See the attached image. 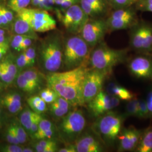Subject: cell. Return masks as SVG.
Listing matches in <instances>:
<instances>
[{"instance_id": "52a82bcc", "label": "cell", "mask_w": 152, "mask_h": 152, "mask_svg": "<svg viewBox=\"0 0 152 152\" xmlns=\"http://www.w3.org/2000/svg\"><path fill=\"white\" fill-rule=\"evenodd\" d=\"M129 49L135 53H151L152 23L139 19L129 29Z\"/></svg>"}, {"instance_id": "c3c4849f", "label": "cell", "mask_w": 152, "mask_h": 152, "mask_svg": "<svg viewBox=\"0 0 152 152\" xmlns=\"http://www.w3.org/2000/svg\"><path fill=\"white\" fill-rule=\"evenodd\" d=\"M148 108L149 112V118H152V86L149 92L148 93L146 98Z\"/></svg>"}, {"instance_id": "db71d44e", "label": "cell", "mask_w": 152, "mask_h": 152, "mask_svg": "<svg viewBox=\"0 0 152 152\" xmlns=\"http://www.w3.org/2000/svg\"><path fill=\"white\" fill-rule=\"evenodd\" d=\"M34 149L33 148L26 147V148H23V151L22 152H34Z\"/></svg>"}, {"instance_id": "11a10c76", "label": "cell", "mask_w": 152, "mask_h": 152, "mask_svg": "<svg viewBox=\"0 0 152 152\" xmlns=\"http://www.w3.org/2000/svg\"><path fill=\"white\" fill-rule=\"evenodd\" d=\"M64 0H54L55 4L56 7H58Z\"/></svg>"}, {"instance_id": "4fadbf2b", "label": "cell", "mask_w": 152, "mask_h": 152, "mask_svg": "<svg viewBox=\"0 0 152 152\" xmlns=\"http://www.w3.org/2000/svg\"><path fill=\"white\" fill-rule=\"evenodd\" d=\"M108 33L105 18H89L80 33L82 38L92 49L103 41Z\"/></svg>"}, {"instance_id": "83f0119b", "label": "cell", "mask_w": 152, "mask_h": 152, "mask_svg": "<svg viewBox=\"0 0 152 152\" xmlns=\"http://www.w3.org/2000/svg\"><path fill=\"white\" fill-rule=\"evenodd\" d=\"M11 125L15 133L16 137L19 142V144H23L26 143L27 141L28 134L20 122L15 121L11 124Z\"/></svg>"}, {"instance_id": "b9f144b4", "label": "cell", "mask_w": 152, "mask_h": 152, "mask_svg": "<svg viewBox=\"0 0 152 152\" xmlns=\"http://www.w3.org/2000/svg\"><path fill=\"white\" fill-rule=\"evenodd\" d=\"M53 127H54V126L50 121L42 117L41 119L40 120V121H39L38 130H37L35 134L41 133L42 132H44L45 131L49 130L50 129H51V128H53Z\"/></svg>"}, {"instance_id": "e575fe53", "label": "cell", "mask_w": 152, "mask_h": 152, "mask_svg": "<svg viewBox=\"0 0 152 152\" xmlns=\"http://www.w3.org/2000/svg\"><path fill=\"white\" fill-rule=\"evenodd\" d=\"M26 55L28 60L29 61L32 66L35 64L37 58V48L33 45L23 51Z\"/></svg>"}, {"instance_id": "f5cc1de1", "label": "cell", "mask_w": 152, "mask_h": 152, "mask_svg": "<svg viewBox=\"0 0 152 152\" xmlns=\"http://www.w3.org/2000/svg\"><path fill=\"white\" fill-rule=\"evenodd\" d=\"M9 49V46H6L5 48H3L0 49V60L3 58V56L7 53Z\"/></svg>"}, {"instance_id": "603a6c76", "label": "cell", "mask_w": 152, "mask_h": 152, "mask_svg": "<svg viewBox=\"0 0 152 152\" xmlns=\"http://www.w3.org/2000/svg\"><path fill=\"white\" fill-rule=\"evenodd\" d=\"M38 114L34 112L31 109L26 108L23 109L19 116V122L27 132L28 134L31 126Z\"/></svg>"}, {"instance_id": "2e32d148", "label": "cell", "mask_w": 152, "mask_h": 152, "mask_svg": "<svg viewBox=\"0 0 152 152\" xmlns=\"http://www.w3.org/2000/svg\"><path fill=\"white\" fill-rule=\"evenodd\" d=\"M75 144L77 152H103L107 148L93 130L83 132Z\"/></svg>"}, {"instance_id": "4316f807", "label": "cell", "mask_w": 152, "mask_h": 152, "mask_svg": "<svg viewBox=\"0 0 152 152\" xmlns=\"http://www.w3.org/2000/svg\"><path fill=\"white\" fill-rule=\"evenodd\" d=\"M33 8L42 9L46 11H55L54 0H31V5Z\"/></svg>"}, {"instance_id": "91938a15", "label": "cell", "mask_w": 152, "mask_h": 152, "mask_svg": "<svg viewBox=\"0 0 152 152\" xmlns=\"http://www.w3.org/2000/svg\"><path fill=\"white\" fill-rule=\"evenodd\" d=\"M1 28V27H0V28Z\"/></svg>"}, {"instance_id": "277c9868", "label": "cell", "mask_w": 152, "mask_h": 152, "mask_svg": "<svg viewBox=\"0 0 152 152\" xmlns=\"http://www.w3.org/2000/svg\"><path fill=\"white\" fill-rule=\"evenodd\" d=\"M91 48L80 34L63 39L62 66L65 71L88 65Z\"/></svg>"}, {"instance_id": "4dcf8cb0", "label": "cell", "mask_w": 152, "mask_h": 152, "mask_svg": "<svg viewBox=\"0 0 152 152\" xmlns=\"http://www.w3.org/2000/svg\"><path fill=\"white\" fill-rule=\"evenodd\" d=\"M48 109L51 115L56 118H62L69 112L70 110L69 109L60 107L54 103L49 104V108H48Z\"/></svg>"}, {"instance_id": "816d5d0a", "label": "cell", "mask_w": 152, "mask_h": 152, "mask_svg": "<svg viewBox=\"0 0 152 152\" xmlns=\"http://www.w3.org/2000/svg\"><path fill=\"white\" fill-rule=\"evenodd\" d=\"M5 31L2 28H0V43L6 42V39L5 36Z\"/></svg>"}, {"instance_id": "5bb4252c", "label": "cell", "mask_w": 152, "mask_h": 152, "mask_svg": "<svg viewBox=\"0 0 152 152\" xmlns=\"http://www.w3.org/2000/svg\"><path fill=\"white\" fill-rule=\"evenodd\" d=\"M121 102L120 99L110 95L103 90L86 105L92 116L98 118L117 108Z\"/></svg>"}, {"instance_id": "e0dca14e", "label": "cell", "mask_w": 152, "mask_h": 152, "mask_svg": "<svg viewBox=\"0 0 152 152\" xmlns=\"http://www.w3.org/2000/svg\"><path fill=\"white\" fill-rule=\"evenodd\" d=\"M80 5L89 18H105L112 9L108 0H80Z\"/></svg>"}, {"instance_id": "d4e9b609", "label": "cell", "mask_w": 152, "mask_h": 152, "mask_svg": "<svg viewBox=\"0 0 152 152\" xmlns=\"http://www.w3.org/2000/svg\"><path fill=\"white\" fill-rule=\"evenodd\" d=\"M127 118L129 117H138L139 114V98L137 96L130 100L126 101L125 105V113Z\"/></svg>"}, {"instance_id": "bcb514c9", "label": "cell", "mask_w": 152, "mask_h": 152, "mask_svg": "<svg viewBox=\"0 0 152 152\" xmlns=\"http://www.w3.org/2000/svg\"><path fill=\"white\" fill-rule=\"evenodd\" d=\"M33 148L34 149V151L37 152H58L59 149L58 147L44 148L38 145L37 144H33Z\"/></svg>"}, {"instance_id": "d590c367", "label": "cell", "mask_w": 152, "mask_h": 152, "mask_svg": "<svg viewBox=\"0 0 152 152\" xmlns=\"http://www.w3.org/2000/svg\"><path fill=\"white\" fill-rule=\"evenodd\" d=\"M135 6L138 11L152 12V0H139Z\"/></svg>"}, {"instance_id": "d6986e66", "label": "cell", "mask_w": 152, "mask_h": 152, "mask_svg": "<svg viewBox=\"0 0 152 152\" xmlns=\"http://www.w3.org/2000/svg\"><path fill=\"white\" fill-rule=\"evenodd\" d=\"M104 90L110 95L118 98L121 101L126 102L137 96L136 93L132 92L115 81L109 82Z\"/></svg>"}, {"instance_id": "7dc6e473", "label": "cell", "mask_w": 152, "mask_h": 152, "mask_svg": "<svg viewBox=\"0 0 152 152\" xmlns=\"http://www.w3.org/2000/svg\"><path fill=\"white\" fill-rule=\"evenodd\" d=\"M34 38L31 37H26L24 39H23L22 42V45H21V52L24 51L26 49H27L28 48L31 46L33 44V42L34 41H36Z\"/></svg>"}, {"instance_id": "60d3db41", "label": "cell", "mask_w": 152, "mask_h": 152, "mask_svg": "<svg viewBox=\"0 0 152 152\" xmlns=\"http://www.w3.org/2000/svg\"><path fill=\"white\" fill-rule=\"evenodd\" d=\"M5 136L6 140L8 142V143L20 145L16 137L15 133L12 127V125H10L7 127L6 132Z\"/></svg>"}, {"instance_id": "f35d334b", "label": "cell", "mask_w": 152, "mask_h": 152, "mask_svg": "<svg viewBox=\"0 0 152 152\" xmlns=\"http://www.w3.org/2000/svg\"><path fill=\"white\" fill-rule=\"evenodd\" d=\"M0 151L3 152H22L23 147L14 144H3L0 145Z\"/></svg>"}, {"instance_id": "f546056e", "label": "cell", "mask_w": 152, "mask_h": 152, "mask_svg": "<svg viewBox=\"0 0 152 152\" xmlns=\"http://www.w3.org/2000/svg\"><path fill=\"white\" fill-rule=\"evenodd\" d=\"M39 96L48 104L53 103L59 96L54 90L49 87L42 90L39 92Z\"/></svg>"}, {"instance_id": "74e56055", "label": "cell", "mask_w": 152, "mask_h": 152, "mask_svg": "<svg viewBox=\"0 0 152 152\" xmlns=\"http://www.w3.org/2000/svg\"><path fill=\"white\" fill-rule=\"evenodd\" d=\"M26 37L27 36L20 34H15L11 41L10 46L12 49L17 52H21V45Z\"/></svg>"}, {"instance_id": "9a60e30c", "label": "cell", "mask_w": 152, "mask_h": 152, "mask_svg": "<svg viewBox=\"0 0 152 152\" xmlns=\"http://www.w3.org/2000/svg\"><path fill=\"white\" fill-rule=\"evenodd\" d=\"M143 129H137L134 126L123 127L116 142L117 151L134 152L139 143Z\"/></svg>"}, {"instance_id": "ab89813d", "label": "cell", "mask_w": 152, "mask_h": 152, "mask_svg": "<svg viewBox=\"0 0 152 152\" xmlns=\"http://www.w3.org/2000/svg\"><path fill=\"white\" fill-rule=\"evenodd\" d=\"M55 127H53L51 129H50L49 130L45 131L44 132H42L41 133L35 134L33 139H36L37 140H41V139H52L53 136H54L55 134Z\"/></svg>"}, {"instance_id": "6f0895ef", "label": "cell", "mask_w": 152, "mask_h": 152, "mask_svg": "<svg viewBox=\"0 0 152 152\" xmlns=\"http://www.w3.org/2000/svg\"><path fill=\"white\" fill-rule=\"evenodd\" d=\"M0 122H1V108H0Z\"/></svg>"}, {"instance_id": "8992f818", "label": "cell", "mask_w": 152, "mask_h": 152, "mask_svg": "<svg viewBox=\"0 0 152 152\" xmlns=\"http://www.w3.org/2000/svg\"><path fill=\"white\" fill-rule=\"evenodd\" d=\"M60 121L58 126V131L60 139L66 144H74L83 132L86 120L81 110L69 112Z\"/></svg>"}, {"instance_id": "ba28073f", "label": "cell", "mask_w": 152, "mask_h": 152, "mask_svg": "<svg viewBox=\"0 0 152 152\" xmlns=\"http://www.w3.org/2000/svg\"><path fill=\"white\" fill-rule=\"evenodd\" d=\"M137 11L135 5L112 10L105 18L108 33L129 30L139 19Z\"/></svg>"}, {"instance_id": "ffe728a7", "label": "cell", "mask_w": 152, "mask_h": 152, "mask_svg": "<svg viewBox=\"0 0 152 152\" xmlns=\"http://www.w3.org/2000/svg\"><path fill=\"white\" fill-rule=\"evenodd\" d=\"M1 103L12 114H16L23 109L21 95L16 92L5 94L1 99Z\"/></svg>"}, {"instance_id": "ee69618b", "label": "cell", "mask_w": 152, "mask_h": 152, "mask_svg": "<svg viewBox=\"0 0 152 152\" xmlns=\"http://www.w3.org/2000/svg\"><path fill=\"white\" fill-rule=\"evenodd\" d=\"M36 144H37V145L41 147H44V148L58 147L56 142L52 139L38 140V141Z\"/></svg>"}, {"instance_id": "ac0fdd59", "label": "cell", "mask_w": 152, "mask_h": 152, "mask_svg": "<svg viewBox=\"0 0 152 152\" xmlns=\"http://www.w3.org/2000/svg\"><path fill=\"white\" fill-rule=\"evenodd\" d=\"M12 26L15 34L31 37L35 39H37V33L33 30L28 20L20 12L16 13V16L12 24Z\"/></svg>"}, {"instance_id": "5b68a950", "label": "cell", "mask_w": 152, "mask_h": 152, "mask_svg": "<svg viewBox=\"0 0 152 152\" xmlns=\"http://www.w3.org/2000/svg\"><path fill=\"white\" fill-rule=\"evenodd\" d=\"M126 118L124 113L110 111L97 118L92 126V130L106 147H114Z\"/></svg>"}, {"instance_id": "7c38bea8", "label": "cell", "mask_w": 152, "mask_h": 152, "mask_svg": "<svg viewBox=\"0 0 152 152\" xmlns=\"http://www.w3.org/2000/svg\"><path fill=\"white\" fill-rule=\"evenodd\" d=\"M131 75L139 80L152 82V55L136 53L129 57L126 63Z\"/></svg>"}, {"instance_id": "d6a6232c", "label": "cell", "mask_w": 152, "mask_h": 152, "mask_svg": "<svg viewBox=\"0 0 152 152\" xmlns=\"http://www.w3.org/2000/svg\"><path fill=\"white\" fill-rule=\"evenodd\" d=\"M139 0H108L112 10L135 5Z\"/></svg>"}, {"instance_id": "30bf717a", "label": "cell", "mask_w": 152, "mask_h": 152, "mask_svg": "<svg viewBox=\"0 0 152 152\" xmlns=\"http://www.w3.org/2000/svg\"><path fill=\"white\" fill-rule=\"evenodd\" d=\"M110 76L103 71L89 68L82 86V98L85 105L103 90L105 80Z\"/></svg>"}, {"instance_id": "f6af8a7d", "label": "cell", "mask_w": 152, "mask_h": 152, "mask_svg": "<svg viewBox=\"0 0 152 152\" xmlns=\"http://www.w3.org/2000/svg\"><path fill=\"white\" fill-rule=\"evenodd\" d=\"M1 8L3 11L4 14H5V15L6 17L8 22H9L10 24H12V23L14 20L15 17L14 16V14L15 12L14 11H12L9 8L5 7L4 6L1 5Z\"/></svg>"}, {"instance_id": "7402d4cb", "label": "cell", "mask_w": 152, "mask_h": 152, "mask_svg": "<svg viewBox=\"0 0 152 152\" xmlns=\"http://www.w3.org/2000/svg\"><path fill=\"white\" fill-rule=\"evenodd\" d=\"M27 102L34 112L38 114H42L48 110L47 104L39 95H33L28 98Z\"/></svg>"}, {"instance_id": "8d00e7d4", "label": "cell", "mask_w": 152, "mask_h": 152, "mask_svg": "<svg viewBox=\"0 0 152 152\" xmlns=\"http://www.w3.org/2000/svg\"><path fill=\"white\" fill-rule=\"evenodd\" d=\"M15 63L18 69H23L32 66L23 51L21 52V53L18 56Z\"/></svg>"}, {"instance_id": "44dd1931", "label": "cell", "mask_w": 152, "mask_h": 152, "mask_svg": "<svg viewBox=\"0 0 152 152\" xmlns=\"http://www.w3.org/2000/svg\"><path fill=\"white\" fill-rule=\"evenodd\" d=\"M134 152H152V125L143 129Z\"/></svg>"}, {"instance_id": "681fc988", "label": "cell", "mask_w": 152, "mask_h": 152, "mask_svg": "<svg viewBox=\"0 0 152 152\" xmlns=\"http://www.w3.org/2000/svg\"><path fill=\"white\" fill-rule=\"evenodd\" d=\"M10 25L9 22H8L5 14L1 8L0 5V27H7Z\"/></svg>"}, {"instance_id": "6da1fadb", "label": "cell", "mask_w": 152, "mask_h": 152, "mask_svg": "<svg viewBox=\"0 0 152 152\" xmlns=\"http://www.w3.org/2000/svg\"><path fill=\"white\" fill-rule=\"evenodd\" d=\"M89 68L82 65L71 70L48 74V87L54 90L73 106L85 105L82 98V86Z\"/></svg>"}, {"instance_id": "9c48e42d", "label": "cell", "mask_w": 152, "mask_h": 152, "mask_svg": "<svg viewBox=\"0 0 152 152\" xmlns=\"http://www.w3.org/2000/svg\"><path fill=\"white\" fill-rule=\"evenodd\" d=\"M56 14L63 27L71 34H80L89 18L79 4L72 6L63 12Z\"/></svg>"}, {"instance_id": "9f6ffc18", "label": "cell", "mask_w": 152, "mask_h": 152, "mask_svg": "<svg viewBox=\"0 0 152 152\" xmlns=\"http://www.w3.org/2000/svg\"><path fill=\"white\" fill-rule=\"evenodd\" d=\"M7 46H9V45L7 42H4V43H0V49H2L3 48H5V47Z\"/></svg>"}, {"instance_id": "f907efd6", "label": "cell", "mask_w": 152, "mask_h": 152, "mask_svg": "<svg viewBox=\"0 0 152 152\" xmlns=\"http://www.w3.org/2000/svg\"><path fill=\"white\" fill-rule=\"evenodd\" d=\"M58 152H77L76 146L74 144H68L66 147L60 148L58 151Z\"/></svg>"}, {"instance_id": "1f68e13d", "label": "cell", "mask_w": 152, "mask_h": 152, "mask_svg": "<svg viewBox=\"0 0 152 152\" xmlns=\"http://www.w3.org/2000/svg\"><path fill=\"white\" fill-rule=\"evenodd\" d=\"M1 63L6 73L15 79L18 72V68L17 67L16 63H14L10 59H7Z\"/></svg>"}, {"instance_id": "3957f363", "label": "cell", "mask_w": 152, "mask_h": 152, "mask_svg": "<svg viewBox=\"0 0 152 152\" xmlns=\"http://www.w3.org/2000/svg\"><path fill=\"white\" fill-rule=\"evenodd\" d=\"M129 48H111L103 41L91 49L88 65L90 68L103 71L112 75L115 66L126 63L129 58Z\"/></svg>"}, {"instance_id": "cb8c5ba5", "label": "cell", "mask_w": 152, "mask_h": 152, "mask_svg": "<svg viewBox=\"0 0 152 152\" xmlns=\"http://www.w3.org/2000/svg\"><path fill=\"white\" fill-rule=\"evenodd\" d=\"M16 84L18 87L22 91L28 94H34L38 90V88L32 82L28 80L22 73H19L16 76Z\"/></svg>"}, {"instance_id": "836d02e7", "label": "cell", "mask_w": 152, "mask_h": 152, "mask_svg": "<svg viewBox=\"0 0 152 152\" xmlns=\"http://www.w3.org/2000/svg\"><path fill=\"white\" fill-rule=\"evenodd\" d=\"M137 118H149V112L145 99L139 98V114Z\"/></svg>"}, {"instance_id": "8fae6325", "label": "cell", "mask_w": 152, "mask_h": 152, "mask_svg": "<svg viewBox=\"0 0 152 152\" xmlns=\"http://www.w3.org/2000/svg\"><path fill=\"white\" fill-rule=\"evenodd\" d=\"M27 19L36 33H45L56 29V22L49 11L28 7L19 11Z\"/></svg>"}, {"instance_id": "f1b7e54d", "label": "cell", "mask_w": 152, "mask_h": 152, "mask_svg": "<svg viewBox=\"0 0 152 152\" xmlns=\"http://www.w3.org/2000/svg\"><path fill=\"white\" fill-rule=\"evenodd\" d=\"M31 0H9L7 7L15 14L27 9L31 5Z\"/></svg>"}, {"instance_id": "7a4b0ae2", "label": "cell", "mask_w": 152, "mask_h": 152, "mask_svg": "<svg viewBox=\"0 0 152 152\" xmlns=\"http://www.w3.org/2000/svg\"><path fill=\"white\" fill-rule=\"evenodd\" d=\"M63 39L59 32L50 33L37 48L38 63L46 74L59 72L62 66Z\"/></svg>"}, {"instance_id": "680465c9", "label": "cell", "mask_w": 152, "mask_h": 152, "mask_svg": "<svg viewBox=\"0 0 152 152\" xmlns=\"http://www.w3.org/2000/svg\"><path fill=\"white\" fill-rule=\"evenodd\" d=\"M151 54H152V53H151Z\"/></svg>"}, {"instance_id": "484cf974", "label": "cell", "mask_w": 152, "mask_h": 152, "mask_svg": "<svg viewBox=\"0 0 152 152\" xmlns=\"http://www.w3.org/2000/svg\"><path fill=\"white\" fill-rule=\"evenodd\" d=\"M24 77L39 88L42 84V77L38 70L34 68H29L22 72Z\"/></svg>"}, {"instance_id": "7bdbcfd3", "label": "cell", "mask_w": 152, "mask_h": 152, "mask_svg": "<svg viewBox=\"0 0 152 152\" xmlns=\"http://www.w3.org/2000/svg\"><path fill=\"white\" fill-rule=\"evenodd\" d=\"M42 117L41 114H38L37 116L36 117V118H35V120H34V121L33 122L32 125H31L30 130H29V131L28 132V135L31 136L32 138L38 130L39 121H40V120H41Z\"/></svg>"}]
</instances>
